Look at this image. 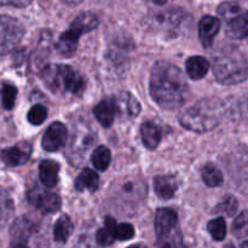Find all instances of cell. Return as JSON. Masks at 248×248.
I'll return each mask as SVG.
<instances>
[{
	"label": "cell",
	"instance_id": "obj_1",
	"mask_svg": "<svg viewBox=\"0 0 248 248\" xmlns=\"http://www.w3.org/2000/svg\"><path fill=\"white\" fill-rule=\"evenodd\" d=\"M188 82L176 64L160 61L153 67L150 75V94L165 109H177L189 98Z\"/></svg>",
	"mask_w": 248,
	"mask_h": 248
},
{
	"label": "cell",
	"instance_id": "obj_2",
	"mask_svg": "<svg viewBox=\"0 0 248 248\" xmlns=\"http://www.w3.org/2000/svg\"><path fill=\"white\" fill-rule=\"evenodd\" d=\"M224 115V104L218 98H203L179 115V123L193 132L203 133L219 125Z\"/></svg>",
	"mask_w": 248,
	"mask_h": 248
},
{
	"label": "cell",
	"instance_id": "obj_3",
	"mask_svg": "<svg viewBox=\"0 0 248 248\" xmlns=\"http://www.w3.org/2000/svg\"><path fill=\"white\" fill-rule=\"evenodd\" d=\"M41 79L55 93L81 94L85 90L84 78L65 64L46 65L41 72Z\"/></svg>",
	"mask_w": 248,
	"mask_h": 248
},
{
	"label": "cell",
	"instance_id": "obj_4",
	"mask_svg": "<svg viewBox=\"0 0 248 248\" xmlns=\"http://www.w3.org/2000/svg\"><path fill=\"white\" fill-rule=\"evenodd\" d=\"M213 73L220 84H240L248 78V60L234 48L225 50L213 61Z\"/></svg>",
	"mask_w": 248,
	"mask_h": 248
},
{
	"label": "cell",
	"instance_id": "obj_5",
	"mask_svg": "<svg viewBox=\"0 0 248 248\" xmlns=\"http://www.w3.org/2000/svg\"><path fill=\"white\" fill-rule=\"evenodd\" d=\"M97 26H98V17L93 12H81L75 17L69 29L61 34L58 43L56 44V48L61 55L70 57L77 51L81 34L93 31L97 28Z\"/></svg>",
	"mask_w": 248,
	"mask_h": 248
},
{
	"label": "cell",
	"instance_id": "obj_6",
	"mask_svg": "<svg viewBox=\"0 0 248 248\" xmlns=\"http://www.w3.org/2000/svg\"><path fill=\"white\" fill-rule=\"evenodd\" d=\"M155 232L159 248H186L182 237L178 216L171 208H160L156 212Z\"/></svg>",
	"mask_w": 248,
	"mask_h": 248
},
{
	"label": "cell",
	"instance_id": "obj_7",
	"mask_svg": "<svg viewBox=\"0 0 248 248\" xmlns=\"http://www.w3.org/2000/svg\"><path fill=\"white\" fill-rule=\"evenodd\" d=\"M189 16L186 12L181 9L166 10V11L159 12L150 18V26L152 28L161 31L169 35H177L182 31L183 27L188 22Z\"/></svg>",
	"mask_w": 248,
	"mask_h": 248
},
{
	"label": "cell",
	"instance_id": "obj_8",
	"mask_svg": "<svg viewBox=\"0 0 248 248\" xmlns=\"http://www.w3.org/2000/svg\"><path fill=\"white\" fill-rule=\"evenodd\" d=\"M24 27L18 19L0 15V55L9 53L21 43Z\"/></svg>",
	"mask_w": 248,
	"mask_h": 248
},
{
	"label": "cell",
	"instance_id": "obj_9",
	"mask_svg": "<svg viewBox=\"0 0 248 248\" xmlns=\"http://www.w3.org/2000/svg\"><path fill=\"white\" fill-rule=\"evenodd\" d=\"M28 201L40 212L53 213L58 211L62 205L60 195L50 191H45L39 186H34L28 191Z\"/></svg>",
	"mask_w": 248,
	"mask_h": 248
},
{
	"label": "cell",
	"instance_id": "obj_10",
	"mask_svg": "<svg viewBox=\"0 0 248 248\" xmlns=\"http://www.w3.org/2000/svg\"><path fill=\"white\" fill-rule=\"evenodd\" d=\"M67 127L62 123H52L43 136L41 145L46 152H56L63 148L67 142Z\"/></svg>",
	"mask_w": 248,
	"mask_h": 248
},
{
	"label": "cell",
	"instance_id": "obj_11",
	"mask_svg": "<svg viewBox=\"0 0 248 248\" xmlns=\"http://www.w3.org/2000/svg\"><path fill=\"white\" fill-rule=\"evenodd\" d=\"M31 154V147L28 143L6 148L1 152V160L9 167L22 166L29 160Z\"/></svg>",
	"mask_w": 248,
	"mask_h": 248
},
{
	"label": "cell",
	"instance_id": "obj_12",
	"mask_svg": "<svg viewBox=\"0 0 248 248\" xmlns=\"http://www.w3.org/2000/svg\"><path fill=\"white\" fill-rule=\"evenodd\" d=\"M114 103H115L116 114H119L121 119H133L138 116L140 111V102L128 92H123L119 94Z\"/></svg>",
	"mask_w": 248,
	"mask_h": 248
},
{
	"label": "cell",
	"instance_id": "obj_13",
	"mask_svg": "<svg viewBox=\"0 0 248 248\" xmlns=\"http://www.w3.org/2000/svg\"><path fill=\"white\" fill-rule=\"evenodd\" d=\"M220 29V21L217 17L205 16L199 23V36L205 47H211L216 35Z\"/></svg>",
	"mask_w": 248,
	"mask_h": 248
},
{
	"label": "cell",
	"instance_id": "obj_14",
	"mask_svg": "<svg viewBox=\"0 0 248 248\" xmlns=\"http://www.w3.org/2000/svg\"><path fill=\"white\" fill-rule=\"evenodd\" d=\"M34 232H35V225L31 220L24 217L18 218L15 220L10 230L11 244H27Z\"/></svg>",
	"mask_w": 248,
	"mask_h": 248
},
{
	"label": "cell",
	"instance_id": "obj_15",
	"mask_svg": "<svg viewBox=\"0 0 248 248\" xmlns=\"http://www.w3.org/2000/svg\"><path fill=\"white\" fill-rule=\"evenodd\" d=\"M179 186V181L177 177L171 174H164V176H157L154 179V189L156 191L157 196L164 200L172 199L176 194L177 189Z\"/></svg>",
	"mask_w": 248,
	"mask_h": 248
},
{
	"label": "cell",
	"instance_id": "obj_16",
	"mask_svg": "<svg viewBox=\"0 0 248 248\" xmlns=\"http://www.w3.org/2000/svg\"><path fill=\"white\" fill-rule=\"evenodd\" d=\"M227 33L232 39L248 38V11H241L227 22Z\"/></svg>",
	"mask_w": 248,
	"mask_h": 248
},
{
	"label": "cell",
	"instance_id": "obj_17",
	"mask_svg": "<svg viewBox=\"0 0 248 248\" xmlns=\"http://www.w3.org/2000/svg\"><path fill=\"white\" fill-rule=\"evenodd\" d=\"M145 190L147 189L144 182L130 179L120 184V186L116 189V196H120L121 199L130 198L131 200H140L142 196H145Z\"/></svg>",
	"mask_w": 248,
	"mask_h": 248
},
{
	"label": "cell",
	"instance_id": "obj_18",
	"mask_svg": "<svg viewBox=\"0 0 248 248\" xmlns=\"http://www.w3.org/2000/svg\"><path fill=\"white\" fill-rule=\"evenodd\" d=\"M93 113L98 123L103 127H110L116 115L115 103L111 99H104L99 102V104H97L96 108L93 109Z\"/></svg>",
	"mask_w": 248,
	"mask_h": 248
},
{
	"label": "cell",
	"instance_id": "obj_19",
	"mask_svg": "<svg viewBox=\"0 0 248 248\" xmlns=\"http://www.w3.org/2000/svg\"><path fill=\"white\" fill-rule=\"evenodd\" d=\"M60 165L52 160H44L39 166V177L43 184L47 188H53L58 183Z\"/></svg>",
	"mask_w": 248,
	"mask_h": 248
},
{
	"label": "cell",
	"instance_id": "obj_20",
	"mask_svg": "<svg viewBox=\"0 0 248 248\" xmlns=\"http://www.w3.org/2000/svg\"><path fill=\"white\" fill-rule=\"evenodd\" d=\"M186 69L189 78L193 80H200L207 74L210 69V62L201 56H193L186 61Z\"/></svg>",
	"mask_w": 248,
	"mask_h": 248
},
{
	"label": "cell",
	"instance_id": "obj_21",
	"mask_svg": "<svg viewBox=\"0 0 248 248\" xmlns=\"http://www.w3.org/2000/svg\"><path fill=\"white\" fill-rule=\"evenodd\" d=\"M140 136H142L143 144L148 149H155L161 142V130L150 121L143 124L140 127Z\"/></svg>",
	"mask_w": 248,
	"mask_h": 248
},
{
	"label": "cell",
	"instance_id": "obj_22",
	"mask_svg": "<svg viewBox=\"0 0 248 248\" xmlns=\"http://www.w3.org/2000/svg\"><path fill=\"white\" fill-rule=\"evenodd\" d=\"M15 212L14 200L5 188L0 186V229L11 220Z\"/></svg>",
	"mask_w": 248,
	"mask_h": 248
},
{
	"label": "cell",
	"instance_id": "obj_23",
	"mask_svg": "<svg viewBox=\"0 0 248 248\" xmlns=\"http://www.w3.org/2000/svg\"><path fill=\"white\" fill-rule=\"evenodd\" d=\"M99 186V177L94 171L85 169L75 179V189L78 191H96Z\"/></svg>",
	"mask_w": 248,
	"mask_h": 248
},
{
	"label": "cell",
	"instance_id": "obj_24",
	"mask_svg": "<svg viewBox=\"0 0 248 248\" xmlns=\"http://www.w3.org/2000/svg\"><path fill=\"white\" fill-rule=\"evenodd\" d=\"M73 229H74V227H73L72 219L65 215L61 216L56 222L55 227H53V239L56 242L64 244L72 235Z\"/></svg>",
	"mask_w": 248,
	"mask_h": 248
},
{
	"label": "cell",
	"instance_id": "obj_25",
	"mask_svg": "<svg viewBox=\"0 0 248 248\" xmlns=\"http://www.w3.org/2000/svg\"><path fill=\"white\" fill-rule=\"evenodd\" d=\"M106 223L110 227L111 232L115 240H120V241H127V240L132 239L135 235V229L128 223H123V224H118L115 219L111 217L106 218Z\"/></svg>",
	"mask_w": 248,
	"mask_h": 248
},
{
	"label": "cell",
	"instance_id": "obj_26",
	"mask_svg": "<svg viewBox=\"0 0 248 248\" xmlns=\"http://www.w3.org/2000/svg\"><path fill=\"white\" fill-rule=\"evenodd\" d=\"M110 150L107 147H104V145H99V147H97L96 149L93 150V153H92V165H93L94 169L98 170V171H104V170L108 169L109 164H110Z\"/></svg>",
	"mask_w": 248,
	"mask_h": 248
},
{
	"label": "cell",
	"instance_id": "obj_27",
	"mask_svg": "<svg viewBox=\"0 0 248 248\" xmlns=\"http://www.w3.org/2000/svg\"><path fill=\"white\" fill-rule=\"evenodd\" d=\"M202 179L208 186H212V188H216V186H219L223 184V174L219 170L217 169L213 165H207L202 169Z\"/></svg>",
	"mask_w": 248,
	"mask_h": 248
},
{
	"label": "cell",
	"instance_id": "obj_28",
	"mask_svg": "<svg viewBox=\"0 0 248 248\" xmlns=\"http://www.w3.org/2000/svg\"><path fill=\"white\" fill-rule=\"evenodd\" d=\"M207 229L216 241H222L227 235V224L223 218H216L211 220L207 225Z\"/></svg>",
	"mask_w": 248,
	"mask_h": 248
},
{
	"label": "cell",
	"instance_id": "obj_29",
	"mask_svg": "<svg viewBox=\"0 0 248 248\" xmlns=\"http://www.w3.org/2000/svg\"><path fill=\"white\" fill-rule=\"evenodd\" d=\"M232 232L239 239L248 236V212L240 213L232 223Z\"/></svg>",
	"mask_w": 248,
	"mask_h": 248
},
{
	"label": "cell",
	"instance_id": "obj_30",
	"mask_svg": "<svg viewBox=\"0 0 248 248\" xmlns=\"http://www.w3.org/2000/svg\"><path fill=\"white\" fill-rule=\"evenodd\" d=\"M237 208H239V203L237 200L234 196H225L224 199H222L216 207V212L218 213H224L227 216H234L236 213Z\"/></svg>",
	"mask_w": 248,
	"mask_h": 248
},
{
	"label": "cell",
	"instance_id": "obj_31",
	"mask_svg": "<svg viewBox=\"0 0 248 248\" xmlns=\"http://www.w3.org/2000/svg\"><path fill=\"white\" fill-rule=\"evenodd\" d=\"M46 118H47V110H46L45 107L41 106V104L34 106L33 108L28 111V116H27L29 123L34 126L41 125V124L46 120Z\"/></svg>",
	"mask_w": 248,
	"mask_h": 248
},
{
	"label": "cell",
	"instance_id": "obj_32",
	"mask_svg": "<svg viewBox=\"0 0 248 248\" xmlns=\"http://www.w3.org/2000/svg\"><path fill=\"white\" fill-rule=\"evenodd\" d=\"M241 12V7L237 2H224V4L220 5L218 7V14L225 19V21H230L232 18H234L236 15H239Z\"/></svg>",
	"mask_w": 248,
	"mask_h": 248
},
{
	"label": "cell",
	"instance_id": "obj_33",
	"mask_svg": "<svg viewBox=\"0 0 248 248\" xmlns=\"http://www.w3.org/2000/svg\"><path fill=\"white\" fill-rule=\"evenodd\" d=\"M2 106L5 109L10 110L14 108L15 102H16L17 97V89L12 85H4L2 87Z\"/></svg>",
	"mask_w": 248,
	"mask_h": 248
},
{
	"label": "cell",
	"instance_id": "obj_34",
	"mask_svg": "<svg viewBox=\"0 0 248 248\" xmlns=\"http://www.w3.org/2000/svg\"><path fill=\"white\" fill-rule=\"evenodd\" d=\"M96 239H97V242H98L99 245H102V246H110V245L115 241L110 228H109L107 224H104V228H102V229L98 230Z\"/></svg>",
	"mask_w": 248,
	"mask_h": 248
},
{
	"label": "cell",
	"instance_id": "obj_35",
	"mask_svg": "<svg viewBox=\"0 0 248 248\" xmlns=\"http://www.w3.org/2000/svg\"><path fill=\"white\" fill-rule=\"evenodd\" d=\"M31 2V0H0V5H6V6L15 7H26Z\"/></svg>",
	"mask_w": 248,
	"mask_h": 248
},
{
	"label": "cell",
	"instance_id": "obj_36",
	"mask_svg": "<svg viewBox=\"0 0 248 248\" xmlns=\"http://www.w3.org/2000/svg\"><path fill=\"white\" fill-rule=\"evenodd\" d=\"M11 248H28L27 244H11Z\"/></svg>",
	"mask_w": 248,
	"mask_h": 248
},
{
	"label": "cell",
	"instance_id": "obj_37",
	"mask_svg": "<svg viewBox=\"0 0 248 248\" xmlns=\"http://www.w3.org/2000/svg\"><path fill=\"white\" fill-rule=\"evenodd\" d=\"M62 1L67 2V4H70V5H75V4H79V2H81L82 0H62Z\"/></svg>",
	"mask_w": 248,
	"mask_h": 248
},
{
	"label": "cell",
	"instance_id": "obj_38",
	"mask_svg": "<svg viewBox=\"0 0 248 248\" xmlns=\"http://www.w3.org/2000/svg\"><path fill=\"white\" fill-rule=\"evenodd\" d=\"M244 110H245V114H248V97L246 99H245V102H244Z\"/></svg>",
	"mask_w": 248,
	"mask_h": 248
},
{
	"label": "cell",
	"instance_id": "obj_39",
	"mask_svg": "<svg viewBox=\"0 0 248 248\" xmlns=\"http://www.w3.org/2000/svg\"><path fill=\"white\" fill-rule=\"evenodd\" d=\"M166 1H167V0H153V2H154V4H156V5H164Z\"/></svg>",
	"mask_w": 248,
	"mask_h": 248
},
{
	"label": "cell",
	"instance_id": "obj_40",
	"mask_svg": "<svg viewBox=\"0 0 248 248\" xmlns=\"http://www.w3.org/2000/svg\"><path fill=\"white\" fill-rule=\"evenodd\" d=\"M127 248H147L144 246V245H140V244H137V245H132V246L127 247Z\"/></svg>",
	"mask_w": 248,
	"mask_h": 248
},
{
	"label": "cell",
	"instance_id": "obj_41",
	"mask_svg": "<svg viewBox=\"0 0 248 248\" xmlns=\"http://www.w3.org/2000/svg\"><path fill=\"white\" fill-rule=\"evenodd\" d=\"M224 248H235V247L232 246V245H228V246H225Z\"/></svg>",
	"mask_w": 248,
	"mask_h": 248
}]
</instances>
